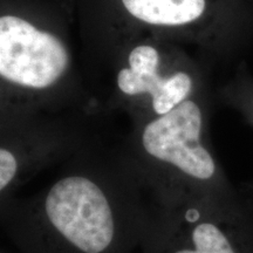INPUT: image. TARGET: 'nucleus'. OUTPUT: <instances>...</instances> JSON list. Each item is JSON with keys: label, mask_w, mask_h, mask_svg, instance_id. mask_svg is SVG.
I'll return each mask as SVG.
<instances>
[{"label": "nucleus", "mask_w": 253, "mask_h": 253, "mask_svg": "<svg viewBox=\"0 0 253 253\" xmlns=\"http://www.w3.org/2000/svg\"><path fill=\"white\" fill-rule=\"evenodd\" d=\"M88 50L108 59L126 42L153 37L230 59L253 33L250 0H79Z\"/></svg>", "instance_id": "nucleus-1"}, {"label": "nucleus", "mask_w": 253, "mask_h": 253, "mask_svg": "<svg viewBox=\"0 0 253 253\" xmlns=\"http://www.w3.org/2000/svg\"><path fill=\"white\" fill-rule=\"evenodd\" d=\"M65 18L52 0H1L0 86L5 102L31 108L75 86L79 73Z\"/></svg>", "instance_id": "nucleus-2"}, {"label": "nucleus", "mask_w": 253, "mask_h": 253, "mask_svg": "<svg viewBox=\"0 0 253 253\" xmlns=\"http://www.w3.org/2000/svg\"><path fill=\"white\" fill-rule=\"evenodd\" d=\"M107 60L118 99L144 110L149 120L208 93L202 63L178 43L140 37L126 42Z\"/></svg>", "instance_id": "nucleus-3"}, {"label": "nucleus", "mask_w": 253, "mask_h": 253, "mask_svg": "<svg viewBox=\"0 0 253 253\" xmlns=\"http://www.w3.org/2000/svg\"><path fill=\"white\" fill-rule=\"evenodd\" d=\"M208 93L148 120L140 132L145 156L192 179L208 195L233 198L207 140Z\"/></svg>", "instance_id": "nucleus-4"}, {"label": "nucleus", "mask_w": 253, "mask_h": 253, "mask_svg": "<svg viewBox=\"0 0 253 253\" xmlns=\"http://www.w3.org/2000/svg\"><path fill=\"white\" fill-rule=\"evenodd\" d=\"M41 209L47 227L73 252L106 253L118 239L112 199L89 176L60 178L46 192Z\"/></svg>", "instance_id": "nucleus-5"}, {"label": "nucleus", "mask_w": 253, "mask_h": 253, "mask_svg": "<svg viewBox=\"0 0 253 253\" xmlns=\"http://www.w3.org/2000/svg\"><path fill=\"white\" fill-rule=\"evenodd\" d=\"M171 253H253V231L236 199L207 195Z\"/></svg>", "instance_id": "nucleus-6"}, {"label": "nucleus", "mask_w": 253, "mask_h": 253, "mask_svg": "<svg viewBox=\"0 0 253 253\" xmlns=\"http://www.w3.org/2000/svg\"><path fill=\"white\" fill-rule=\"evenodd\" d=\"M224 101L238 110L253 126V77L245 66L237 69L235 77L220 91Z\"/></svg>", "instance_id": "nucleus-7"}, {"label": "nucleus", "mask_w": 253, "mask_h": 253, "mask_svg": "<svg viewBox=\"0 0 253 253\" xmlns=\"http://www.w3.org/2000/svg\"><path fill=\"white\" fill-rule=\"evenodd\" d=\"M19 170V160L9 148L0 149V190L4 191L14 181Z\"/></svg>", "instance_id": "nucleus-8"}]
</instances>
